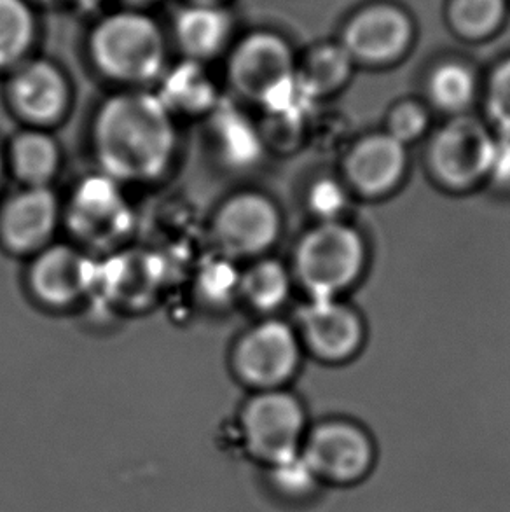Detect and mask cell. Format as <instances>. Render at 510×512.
Instances as JSON below:
<instances>
[{"instance_id":"4316f807","label":"cell","mask_w":510,"mask_h":512,"mask_svg":"<svg viewBox=\"0 0 510 512\" xmlns=\"http://www.w3.org/2000/svg\"><path fill=\"white\" fill-rule=\"evenodd\" d=\"M427 128V114L420 105L402 104L388 118V135L400 144L418 139Z\"/></svg>"},{"instance_id":"2e32d148","label":"cell","mask_w":510,"mask_h":512,"mask_svg":"<svg viewBox=\"0 0 510 512\" xmlns=\"http://www.w3.org/2000/svg\"><path fill=\"white\" fill-rule=\"evenodd\" d=\"M406 168L404 144L388 133L360 140L346 158V175L353 187L367 196L390 191Z\"/></svg>"},{"instance_id":"d6986e66","label":"cell","mask_w":510,"mask_h":512,"mask_svg":"<svg viewBox=\"0 0 510 512\" xmlns=\"http://www.w3.org/2000/svg\"><path fill=\"white\" fill-rule=\"evenodd\" d=\"M289 292V271L276 259H257L240 273L238 296L257 312L269 313L280 308Z\"/></svg>"},{"instance_id":"603a6c76","label":"cell","mask_w":510,"mask_h":512,"mask_svg":"<svg viewBox=\"0 0 510 512\" xmlns=\"http://www.w3.org/2000/svg\"><path fill=\"white\" fill-rule=\"evenodd\" d=\"M428 93L434 104L444 111H463L474 98L476 79L462 63H444L430 76Z\"/></svg>"},{"instance_id":"e0dca14e","label":"cell","mask_w":510,"mask_h":512,"mask_svg":"<svg viewBox=\"0 0 510 512\" xmlns=\"http://www.w3.org/2000/svg\"><path fill=\"white\" fill-rule=\"evenodd\" d=\"M4 160L23 187H44L60 170L62 151L48 130L28 126L11 139Z\"/></svg>"},{"instance_id":"83f0119b","label":"cell","mask_w":510,"mask_h":512,"mask_svg":"<svg viewBox=\"0 0 510 512\" xmlns=\"http://www.w3.org/2000/svg\"><path fill=\"white\" fill-rule=\"evenodd\" d=\"M310 207L315 214L332 221L345 207V193L334 180H320L310 191Z\"/></svg>"},{"instance_id":"30bf717a","label":"cell","mask_w":510,"mask_h":512,"mask_svg":"<svg viewBox=\"0 0 510 512\" xmlns=\"http://www.w3.org/2000/svg\"><path fill=\"white\" fill-rule=\"evenodd\" d=\"M62 214L51 187H21L0 207V243L14 256H35L51 245Z\"/></svg>"},{"instance_id":"ba28073f","label":"cell","mask_w":510,"mask_h":512,"mask_svg":"<svg viewBox=\"0 0 510 512\" xmlns=\"http://www.w3.org/2000/svg\"><path fill=\"white\" fill-rule=\"evenodd\" d=\"M65 217L77 240L95 249H111L131 229V210L123 186L104 173L79 182Z\"/></svg>"},{"instance_id":"3957f363","label":"cell","mask_w":510,"mask_h":512,"mask_svg":"<svg viewBox=\"0 0 510 512\" xmlns=\"http://www.w3.org/2000/svg\"><path fill=\"white\" fill-rule=\"evenodd\" d=\"M245 451L262 467L296 457L308 434L303 404L283 388L250 395L238 418Z\"/></svg>"},{"instance_id":"7402d4cb","label":"cell","mask_w":510,"mask_h":512,"mask_svg":"<svg viewBox=\"0 0 510 512\" xmlns=\"http://www.w3.org/2000/svg\"><path fill=\"white\" fill-rule=\"evenodd\" d=\"M350 70L352 56L346 53L345 48L324 46L306 60L304 69L299 70L297 76L301 77V81L315 97H320L345 83L350 76Z\"/></svg>"},{"instance_id":"7a4b0ae2","label":"cell","mask_w":510,"mask_h":512,"mask_svg":"<svg viewBox=\"0 0 510 512\" xmlns=\"http://www.w3.org/2000/svg\"><path fill=\"white\" fill-rule=\"evenodd\" d=\"M91 55L102 74L125 84H147L165 69V41L154 21L140 14L111 16L91 37Z\"/></svg>"},{"instance_id":"5b68a950","label":"cell","mask_w":510,"mask_h":512,"mask_svg":"<svg viewBox=\"0 0 510 512\" xmlns=\"http://www.w3.org/2000/svg\"><path fill=\"white\" fill-rule=\"evenodd\" d=\"M301 455L318 483L332 488L362 485L378 458L373 437L350 420H327L308 429Z\"/></svg>"},{"instance_id":"ac0fdd59","label":"cell","mask_w":510,"mask_h":512,"mask_svg":"<svg viewBox=\"0 0 510 512\" xmlns=\"http://www.w3.org/2000/svg\"><path fill=\"white\" fill-rule=\"evenodd\" d=\"M229 20L214 7L196 6L186 9L177 20V37L182 48L194 58H210L228 41Z\"/></svg>"},{"instance_id":"277c9868","label":"cell","mask_w":510,"mask_h":512,"mask_svg":"<svg viewBox=\"0 0 510 512\" xmlns=\"http://www.w3.org/2000/svg\"><path fill=\"white\" fill-rule=\"evenodd\" d=\"M364 243L355 229L324 222L297 243L294 268L313 299L334 298L353 284L364 266Z\"/></svg>"},{"instance_id":"8fae6325","label":"cell","mask_w":510,"mask_h":512,"mask_svg":"<svg viewBox=\"0 0 510 512\" xmlns=\"http://www.w3.org/2000/svg\"><path fill=\"white\" fill-rule=\"evenodd\" d=\"M97 284V266L83 250L51 243L28 266L27 285L39 303L63 310L76 305Z\"/></svg>"},{"instance_id":"4dcf8cb0","label":"cell","mask_w":510,"mask_h":512,"mask_svg":"<svg viewBox=\"0 0 510 512\" xmlns=\"http://www.w3.org/2000/svg\"><path fill=\"white\" fill-rule=\"evenodd\" d=\"M133 2H137V0H133Z\"/></svg>"},{"instance_id":"cb8c5ba5","label":"cell","mask_w":510,"mask_h":512,"mask_svg":"<svg viewBox=\"0 0 510 512\" xmlns=\"http://www.w3.org/2000/svg\"><path fill=\"white\" fill-rule=\"evenodd\" d=\"M264 469L268 472L269 488L280 499L289 502H304L311 499L318 492V488H322L301 453Z\"/></svg>"},{"instance_id":"6da1fadb","label":"cell","mask_w":510,"mask_h":512,"mask_svg":"<svg viewBox=\"0 0 510 512\" xmlns=\"http://www.w3.org/2000/svg\"><path fill=\"white\" fill-rule=\"evenodd\" d=\"M91 142L100 173L121 186L151 184L172 168L179 130L158 93L130 90L98 107Z\"/></svg>"},{"instance_id":"4fadbf2b","label":"cell","mask_w":510,"mask_h":512,"mask_svg":"<svg viewBox=\"0 0 510 512\" xmlns=\"http://www.w3.org/2000/svg\"><path fill=\"white\" fill-rule=\"evenodd\" d=\"M7 100L14 116L32 128L60 123L70 105V86L53 63L28 62L14 72L7 86Z\"/></svg>"},{"instance_id":"ffe728a7","label":"cell","mask_w":510,"mask_h":512,"mask_svg":"<svg viewBox=\"0 0 510 512\" xmlns=\"http://www.w3.org/2000/svg\"><path fill=\"white\" fill-rule=\"evenodd\" d=\"M158 95L173 112V116L207 114L214 109L217 100L214 84L208 81V77L196 65L173 70L166 79L165 88Z\"/></svg>"},{"instance_id":"52a82bcc","label":"cell","mask_w":510,"mask_h":512,"mask_svg":"<svg viewBox=\"0 0 510 512\" xmlns=\"http://www.w3.org/2000/svg\"><path fill=\"white\" fill-rule=\"evenodd\" d=\"M299 366L296 334L280 320H262L236 338L231 369L254 392L282 388Z\"/></svg>"},{"instance_id":"f1b7e54d","label":"cell","mask_w":510,"mask_h":512,"mask_svg":"<svg viewBox=\"0 0 510 512\" xmlns=\"http://www.w3.org/2000/svg\"><path fill=\"white\" fill-rule=\"evenodd\" d=\"M488 177L498 186H510V135L507 133L493 140Z\"/></svg>"},{"instance_id":"9c48e42d","label":"cell","mask_w":510,"mask_h":512,"mask_svg":"<svg viewBox=\"0 0 510 512\" xmlns=\"http://www.w3.org/2000/svg\"><path fill=\"white\" fill-rule=\"evenodd\" d=\"M493 140L476 119H453L435 135L428 151L430 168L444 186H472L488 175Z\"/></svg>"},{"instance_id":"f546056e","label":"cell","mask_w":510,"mask_h":512,"mask_svg":"<svg viewBox=\"0 0 510 512\" xmlns=\"http://www.w3.org/2000/svg\"><path fill=\"white\" fill-rule=\"evenodd\" d=\"M4 168H6V160H4V154L0 151V180H2V175H4Z\"/></svg>"},{"instance_id":"9a60e30c","label":"cell","mask_w":510,"mask_h":512,"mask_svg":"<svg viewBox=\"0 0 510 512\" xmlns=\"http://www.w3.org/2000/svg\"><path fill=\"white\" fill-rule=\"evenodd\" d=\"M304 340L325 360L350 357L362 343V324L357 313L334 298L313 299L299 313Z\"/></svg>"},{"instance_id":"d4e9b609","label":"cell","mask_w":510,"mask_h":512,"mask_svg":"<svg viewBox=\"0 0 510 512\" xmlns=\"http://www.w3.org/2000/svg\"><path fill=\"white\" fill-rule=\"evenodd\" d=\"M505 0H453L449 18L453 27L470 39H479L497 30L504 20Z\"/></svg>"},{"instance_id":"484cf974","label":"cell","mask_w":510,"mask_h":512,"mask_svg":"<svg viewBox=\"0 0 510 512\" xmlns=\"http://www.w3.org/2000/svg\"><path fill=\"white\" fill-rule=\"evenodd\" d=\"M488 111L500 132L510 135V60L502 63L491 77Z\"/></svg>"},{"instance_id":"44dd1931","label":"cell","mask_w":510,"mask_h":512,"mask_svg":"<svg viewBox=\"0 0 510 512\" xmlns=\"http://www.w3.org/2000/svg\"><path fill=\"white\" fill-rule=\"evenodd\" d=\"M34 21L21 0H0V69L13 67L27 53Z\"/></svg>"},{"instance_id":"5bb4252c","label":"cell","mask_w":510,"mask_h":512,"mask_svg":"<svg viewBox=\"0 0 510 512\" xmlns=\"http://www.w3.org/2000/svg\"><path fill=\"white\" fill-rule=\"evenodd\" d=\"M409 39L411 23L404 13L388 6L371 7L350 21L343 48L352 58L383 63L402 55Z\"/></svg>"},{"instance_id":"8992f818","label":"cell","mask_w":510,"mask_h":512,"mask_svg":"<svg viewBox=\"0 0 510 512\" xmlns=\"http://www.w3.org/2000/svg\"><path fill=\"white\" fill-rule=\"evenodd\" d=\"M282 229L275 203L257 191H240L222 200L210 222V238L229 261L255 259L273 247Z\"/></svg>"},{"instance_id":"7c38bea8","label":"cell","mask_w":510,"mask_h":512,"mask_svg":"<svg viewBox=\"0 0 510 512\" xmlns=\"http://www.w3.org/2000/svg\"><path fill=\"white\" fill-rule=\"evenodd\" d=\"M294 74L290 49L276 35H250L229 58L231 88L255 104H266Z\"/></svg>"}]
</instances>
